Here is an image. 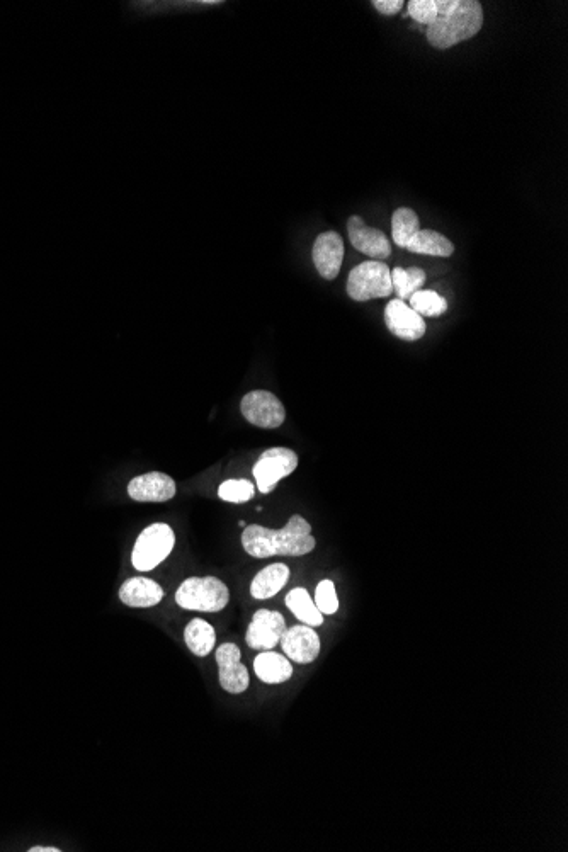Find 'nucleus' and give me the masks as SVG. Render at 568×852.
I'll list each match as a JSON object with an SVG mask.
<instances>
[{
	"label": "nucleus",
	"instance_id": "nucleus-1",
	"mask_svg": "<svg viewBox=\"0 0 568 852\" xmlns=\"http://www.w3.org/2000/svg\"><path fill=\"white\" fill-rule=\"evenodd\" d=\"M242 546L254 558L303 557L315 550L317 541L307 519L295 514L281 529L250 524L242 533Z\"/></svg>",
	"mask_w": 568,
	"mask_h": 852
},
{
	"label": "nucleus",
	"instance_id": "nucleus-2",
	"mask_svg": "<svg viewBox=\"0 0 568 852\" xmlns=\"http://www.w3.org/2000/svg\"><path fill=\"white\" fill-rule=\"evenodd\" d=\"M438 16L427 26V41L438 50H449L470 40L483 26V9L478 0H436Z\"/></svg>",
	"mask_w": 568,
	"mask_h": 852
},
{
	"label": "nucleus",
	"instance_id": "nucleus-3",
	"mask_svg": "<svg viewBox=\"0 0 568 852\" xmlns=\"http://www.w3.org/2000/svg\"><path fill=\"white\" fill-rule=\"evenodd\" d=\"M179 608L199 613H220L230 603V591L216 577H189L176 591Z\"/></svg>",
	"mask_w": 568,
	"mask_h": 852
},
{
	"label": "nucleus",
	"instance_id": "nucleus-4",
	"mask_svg": "<svg viewBox=\"0 0 568 852\" xmlns=\"http://www.w3.org/2000/svg\"><path fill=\"white\" fill-rule=\"evenodd\" d=\"M174 546H176L174 529L165 523L152 524L143 529L135 541L131 551V565L138 572H150L167 560Z\"/></svg>",
	"mask_w": 568,
	"mask_h": 852
},
{
	"label": "nucleus",
	"instance_id": "nucleus-5",
	"mask_svg": "<svg viewBox=\"0 0 568 852\" xmlns=\"http://www.w3.org/2000/svg\"><path fill=\"white\" fill-rule=\"evenodd\" d=\"M346 288L354 302L387 298L393 293L392 269L381 261L363 262L349 273Z\"/></svg>",
	"mask_w": 568,
	"mask_h": 852
},
{
	"label": "nucleus",
	"instance_id": "nucleus-6",
	"mask_svg": "<svg viewBox=\"0 0 568 852\" xmlns=\"http://www.w3.org/2000/svg\"><path fill=\"white\" fill-rule=\"evenodd\" d=\"M298 455L290 448H269L259 456L252 468L256 489L261 494H271L283 478L290 477L298 468Z\"/></svg>",
	"mask_w": 568,
	"mask_h": 852
},
{
	"label": "nucleus",
	"instance_id": "nucleus-7",
	"mask_svg": "<svg viewBox=\"0 0 568 852\" xmlns=\"http://www.w3.org/2000/svg\"><path fill=\"white\" fill-rule=\"evenodd\" d=\"M245 421L261 429H278L286 421V409L274 393L252 390L240 402Z\"/></svg>",
	"mask_w": 568,
	"mask_h": 852
},
{
	"label": "nucleus",
	"instance_id": "nucleus-8",
	"mask_svg": "<svg viewBox=\"0 0 568 852\" xmlns=\"http://www.w3.org/2000/svg\"><path fill=\"white\" fill-rule=\"evenodd\" d=\"M286 631V620L278 611L271 609H259L252 616L247 633H245V642L252 650H274L281 642V637Z\"/></svg>",
	"mask_w": 568,
	"mask_h": 852
},
{
	"label": "nucleus",
	"instance_id": "nucleus-9",
	"mask_svg": "<svg viewBox=\"0 0 568 852\" xmlns=\"http://www.w3.org/2000/svg\"><path fill=\"white\" fill-rule=\"evenodd\" d=\"M218 679L223 691L228 694H242L249 689L250 676L247 667L242 664V652L235 643H223L216 650Z\"/></svg>",
	"mask_w": 568,
	"mask_h": 852
},
{
	"label": "nucleus",
	"instance_id": "nucleus-10",
	"mask_svg": "<svg viewBox=\"0 0 568 852\" xmlns=\"http://www.w3.org/2000/svg\"><path fill=\"white\" fill-rule=\"evenodd\" d=\"M347 233L354 249L373 261H385L392 256V242L378 228L368 227V223L358 215L347 220Z\"/></svg>",
	"mask_w": 568,
	"mask_h": 852
},
{
	"label": "nucleus",
	"instance_id": "nucleus-11",
	"mask_svg": "<svg viewBox=\"0 0 568 852\" xmlns=\"http://www.w3.org/2000/svg\"><path fill=\"white\" fill-rule=\"evenodd\" d=\"M279 645L291 662L303 665L315 662L322 648L319 633L307 625L291 626L290 630L284 631Z\"/></svg>",
	"mask_w": 568,
	"mask_h": 852
},
{
	"label": "nucleus",
	"instance_id": "nucleus-12",
	"mask_svg": "<svg viewBox=\"0 0 568 852\" xmlns=\"http://www.w3.org/2000/svg\"><path fill=\"white\" fill-rule=\"evenodd\" d=\"M385 324L393 336L402 341H419L426 334V320L410 308L409 303L392 300L385 308Z\"/></svg>",
	"mask_w": 568,
	"mask_h": 852
},
{
	"label": "nucleus",
	"instance_id": "nucleus-13",
	"mask_svg": "<svg viewBox=\"0 0 568 852\" xmlns=\"http://www.w3.org/2000/svg\"><path fill=\"white\" fill-rule=\"evenodd\" d=\"M312 259L320 276L327 281H334L341 273L344 261V240L341 235L337 232L320 233L313 244Z\"/></svg>",
	"mask_w": 568,
	"mask_h": 852
},
{
	"label": "nucleus",
	"instance_id": "nucleus-14",
	"mask_svg": "<svg viewBox=\"0 0 568 852\" xmlns=\"http://www.w3.org/2000/svg\"><path fill=\"white\" fill-rule=\"evenodd\" d=\"M177 485L167 473L150 472L128 483V495L137 502H167L176 497Z\"/></svg>",
	"mask_w": 568,
	"mask_h": 852
},
{
	"label": "nucleus",
	"instance_id": "nucleus-15",
	"mask_svg": "<svg viewBox=\"0 0 568 852\" xmlns=\"http://www.w3.org/2000/svg\"><path fill=\"white\" fill-rule=\"evenodd\" d=\"M121 603L128 608H154L165 597L164 587L147 577H133L120 587Z\"/></svg>",
	"mask_w": 568,
	"mask_h": 852
},
{
	"label": "nucleus",
	"instance_id": "nucleus-16",
	"mask_svg": "<svg viewBox=\"0 0 568 852\" xmlns=\"http://www.w3.org/2000/svg\"><path fill=\"white\" fill-rule=\"evenodd\" d=\"M291 570L286 563H273L262 568L261 572L254 577L250 584V596L257 601H266L283 591V587L290 582Z\"/></svg>",
	"mask_w": 568,
	"mask_h": 852
},
{
	"label": "nucleus",
	"instance_id": "nucleus-17",
	"mask_svg": "<svg viewBox=\"0 0 568 852\" xmlns=\"http://www.w3.org/2000/svg\"><path fill=\"white\" fill-rule=\"evenodd\" d=\"M254 672L264 684H283L293 677V665L286 655L276 654L274 650H264L254 660Z\"/></svg>",
	"mask_w": 568,
	"mask_h": 852
},
{
	"label": "nucleus",
	"instance_id": "nucleus-18",
	"mask_svg": "<svg viewBox=\"0 0 568 852\" xmlns=\"http://www.w3.org/2000/svg\"><path fill=\"white\" fill-rule=\"evenodd\" d=\"M405 249L412 254H422V256L451 257L455 254L453 242L448 237H444L443 233L434 232V230H419L410 239Z\"/></svg>",
	"mask_w": 568,
	"mask_h": 852
},
{
	"label": "nucleus",
	"instance_id": "nucleus-19",
	"mask_svg": "<svg viewBox=\"0 0 568 852\" xmlns=\"http://www.w3.org/2000/svg\"><path fill=\"white\" fill-rule=\"evenodd\" d=\"M284 604L291 613L295 614V618L302 621L303 625L312 626V628L324 625V614L320 613L319 608L315 606L307 589L303 587L291 589L284 597Z\"/></svg>",
	"mask_w": 568,
	"mask_h": 852
},
{
	"label": "nucleus",
	"instance_id": "nucleus-20",
	"mask_svg": "<svg viewBox=\"0 0 568 852\" xmlns=\"http://www.w3.org/2000/svg\"><path fill=\"white\" fill-rule=\"evenodd\" d=\"M184 642L189 648L191 654L196 657H208L215 650L216 631L208 621L196 618L189 621L188 626L184 628Z\"/></svg>",
	"mask_w": 568,
	"mask_h": 852
},
{
	"label": "nucleus",
	"instance_id": "nucleus-21",
	"mask_svg": "<svg viewBox=\"0 0 568 852\" xmlns=\"http://www.w3.org/2000/svg\"><path fill=\"white\" fill-rule=\"evenodd\" d=\"M426 283V271L421 267H395L392 271V284L395 295L402 302H409L415 291L422 290Z\"/></svg>",
	"mask_w": 568,
	"mask_h": 852
},
{
	"label": "nucleus",
	"instance_id": "nucleus-22",
	"mask_svg": "<svg viewBox=\"0 0 568 852\" xmlns=\"http://www.w3.org/2000/svg\"><path fill=\"white\" fill-rule=\"evenodd\" d=\"M421 230L419 215L410 208H398L392 215V239L395 245L405 249L415 233Z\"/></svg>",
	"mask_w": 568,
	"mask_h": 852
},
{
	"label": "nucleus",
	"instance_id": "nucleus-23",
	"mask_svg": "<svg viewBox=\"0 0 568 852\" xmlns=\"http://www.w3.org/2000/svg\"><path fill=\"white\" fill-rule=\"evenodd\" d=\"M409 305L421 317H441L448 310L446 298L434 290L415 291L409 298Z\"/></svg>",
	"mask_w": 568,
	"mask_h": 852
},
{
	"label": "nucleus",
	"instance_id": "nucleus-24",
	"mask_svg": "<svg viewBox=\"0 0 568 852\" xmlns=\"http://www.w3.org/2000/svg\"><path fill=\"white\" fill-rule=\"evenodd\" d=\"M256 490L247 478H230L218 487V497L230 504H245L256 497Z\"/></svg>",
	"mask_w": 568,
	"mask_h": 852
},
{
	"label": "nucleus",
	"instance_id": "nucleus-25",
	"mask_svg": "<svg viewBox=\"0 0 568 852\" xmlns=\"http://www.w3.org/2000/svg\"><path fill=\"white\" fill-rule=\"evenodd\" d=\"M315 606L319 608L320 613L324 616H332L339 611V597H337L336 586L329 579L320 580L319 586L315 589Z\"/></svg>",
	"mask_w": 568,
	"mask_h": 852
},
{
	"label": "nucleus",
	"instance_id": "nucleus-26",
	"mask_svg": "<svg viewBox=\"0 0 568 852\" xmlns=\"http://www.w3.org/2000/svg\"><path fill=\"white\" fill-rule=\"evenodd\" d=\"M405 6L409 9L410 18L422 26H429L438 16L436 0H410Z\"/></svg>",
	"mask_w": 568,
	"mask_h": 852
},
{
	"label": "nucleus",
	"instance_id": "nucleus-27",
	"mask_svg": "<svg viewBox=\"0 0 568 852\" xmlns=\"http://www.w3.org/2000/svg\"><path fill=\"white\" fill-rule=\"evenodd\" d=\"M371 6H375L376 11L383 16H395L404 9L405 2L404 0H373Z\"/></svg>",
	"mask_w": 568,
	"mask_h": 852
},
{
	"label": "nucleus",
	"instance_id": "nucleus-28",
	"mask_svg": "<svg viewBox=\"0 0 568 852\" xmlns=\"http://www.w3.org/2000/svg\"><path fill=\"white\" fill-rule=\"evenodd\" d=\"M62 849H58V847H45V846H35L29 849V852H60Z\"/></svg>",
	"mask_w": 568,
	"mask_h": 852
}]
</instances>
